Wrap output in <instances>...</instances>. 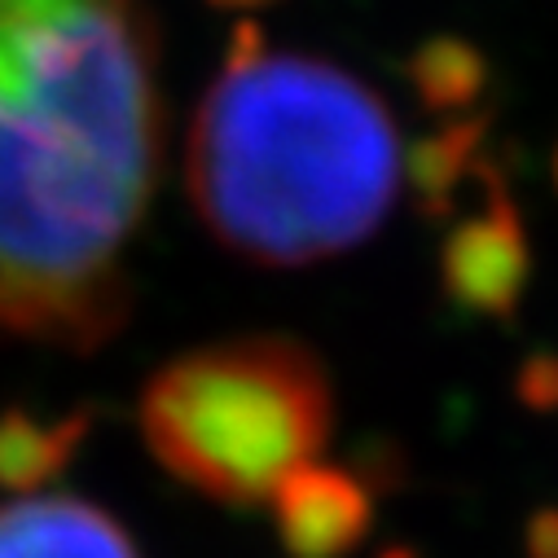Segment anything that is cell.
Returning a JSON list of instances; mask_svg holds the SVG:
<instances>
[{
	"label": "cell",
	"mask_w": 558,
	"mask_h": 558,
	"mask_svg": "<svg viewBox=\"0 0 558 558\" xmlns=\"http://www.w3.org/2000/svg\"><path fill=\"white\" fill-rule=\"evenodd\" d=\"M163 155L146 0H0V335L97 348Z\"/></svg>",
	"instance_id": "cell-1"
},
{
	"label": "cell",
	"mask_w": 558,
	"mask_h": 558,
	"mask_svg": "<svg viewBox=\"0 0 558 558\" xmlns=\"http://www.w3.org/2000/svg\"><path fill=\"white\" fill-rule=\"evenodd\" d=\"M185 181L220 246L300 268L378 233L404 181V146L365 80L277 53L246 23L194 114Z\"/></svg>",
	"instance_id": "cell-2"
},
{
	"label": "cell",
	"mask_w": 558,
	"mask_h": 558,
	"mask_svg": "<svg viewBox=\"0 0 558 558\" xmlns=\"http://www.w3.org/2000/svg\"><path fill=\"white\" fill-rule=\"evenodd\" d=\"M335 391L313 348L242 335L168 361L142 391V436L185 488L225 506H268L322 462Z\"/></svg>",
	"instance_id": "cell-3"
},
{
	"label": "cell",
	"mask_w": 558,
	"mask_h": 558,
	"mask_svg": "<svg viewBox=\"0 0 558 558\" xmlns=\"http://www.w3.org/2000/svg\"><path fill=\"white\" fill-rule=\"evenodd\" d=\"M532 272V251H527V229L501 190V181L488 185V203L466 216L445 251H440V282L445 295L475 317H506L519 308Z\"/></svg>",
	"instance_id": "cell-4"
},
{
	"label": "cell",
	"mask_w": 558,
	"mask_h": 558,
	"mask_svg": "<svg viewBox=\"0 0 558 558\" xmlns=\"http://www.w3.org/2000/svg\"><path fill=\"white\" fill-rule=\"evenodd\" d=\"M268 506L277 514V536H282L291 558H343L361 545L374 519L365 484L322 462L291 475Z\"/></svg>",
	"instance_id": "cell-5"
},
{
	"label": "cell",
	"mask_w": 558,
	"mask_h": 558,
	"mask_svg": "<svg viewBox=\"0 0 558 558\" xmlns=\"http://www.w3.org/2000/svg\"><path fill=\"white\" fill-rule=\"evenodd\" d=\"M0 558H142V549L101 506L36 493L0 506Z\"/></svg>",
	"instance_id": "cell-6"
},
{
	"label": "cell",
	"mask_w": 558,
	"mask_h": 558,
	"mask_svg": "<svg viewBox=\"0 0 558 558\" xmlns=\"http://www.w3.org/2000/svg\"><path fill=\"white\" fill-rule=\"evenodd\" d=\"M80 432L84 417H58V423H40V417L23 413L0 417V484L36 488L71 458Z\"/></svg>",
	"instance_id": "cell-7"
},
{
	"label": "cell",
	"mask_w": 558,
	"mask_h": 558,
	"mask_svg": "<svg viewBox=\"0 0 558 558\" xmlns=\"http://www.w3.org/2000/svg\"><path fill=\"white\" fill-rule=\"evenodd\" d=\"M409 80L432 110H462L484 93L488 66L466 40L445 36V40H432V45H423L413 53Z\"/></svg>",
	"instance_id": "cell-8"
},
{
	"label": "cell",
	"mask_w": 558,
	"mask_h": 558,
	"mask_svg": "<svg viewBox=\"0 0 558 558\" xmlns=\"http://www.w3.org/2000/svg\"><path fill=\"white\" fill-rule=\"evenodd\" d=\"M480 132H484V119H466V123H453V128L427 136V142L413 150L409 177L417 181V194L432 207H440L458 190L462 172H471L475 150H480Z\"/></svg>",
	"instance_id": "cell-9"
},
{
	"label": "cell",
	"mask_w": 558,
	"mask_h": 558,
	"mask_svg": "<svg viewBox=\"0 0 558 558\" xmlns=\"http://www.w3.org/2000/svg\"><path fill=\"white\" fill-rule=\"evenodd\" d=\"M211 5H225V10H251V5H264V0H211Z\"/></svg>",
	"instance_id": "cell-10"
},
{
	"label": "cell",
	"mask_w": 558,
	"mask_h": 558,
	"mask_svg": "<svg viewBox=\"0 0 558 558\" xmlns=\"http://www.w3.org/2000/svg\"><path fill=\"white\" fill-rule=\"evenodd\" d=\"M554 185H558V150H554Z\"/></svg>",
	"instance_id": "cell-11"
}]
</instances>
